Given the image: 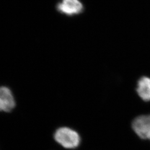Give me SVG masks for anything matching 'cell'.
I'll list each match as a JSON object with an SVG mask.
<instances>
[{"label": "cell", "mask_w": 150, "mask_h": 150, "mask_svg": "<svg viewBox=\"0 0 150 150\" xmlns=\"http://www.w3.org/2000/svg\"><path fill=\"white\" fill-rule=\"evenodd\" d=\"M59 13L68 16L77 15L83 10V6L80 0H62L56 5Z\"/></svg>", "instance_id": "3"}, {"label": "cell", "mask_w": 150, "mask_h": 150, "mask_svg": "<svg viewBox=\"0 0 150 150\" xmlns=\"http://www.w3.org/2000/svg\"><path fill=\"white\" fill-rule=\"evenodd\" d=\"M139 97L144 101H150V78L144 76L139 79L136 88Z\"/></svg>", "instance_id": "5"}, {"label": "cell", "mask_w": 150, "mask_h": 150, "mask_svg": "<svg viewBox=\"0 0 150 150\" xmlns=\"http://www.w3.org/2000/svg\"><path fill=\"white\" fill-rule=\"evenodd\" d=\"M132 129L140 139L150 141V115H141L134 118Z\"/></svg>", "instance_id": "2"}, {"label": "cell", "mask_w": 150, "mask_h": 150, "mask_svg": "<svg viewBox=\"0 0 150 150\" xmlns=\"http://www.w3.org/2000/svg\"><path fill=\"white\" fill-rule=\"evenodd\" d=\"M15 106V97L10 88L0 86V112H10Z\"/></svg>", "instance_id": "4"}, {"label": "cell", "mask_w": 150, "mask_h": 150, "mask_svg": "<svg viewBox=\"0 0 150 150\" xmlns=\"http://www.w3.org/2000/svg\"><path fill=\"white\" fill-rule=\"evenodd\" d=\"M55 141L67 149L77 148L81 142V137L79 133L69 127H61L57 129L54 134Z\"/></svg>", "instance_id": "1"}]
</instances>
